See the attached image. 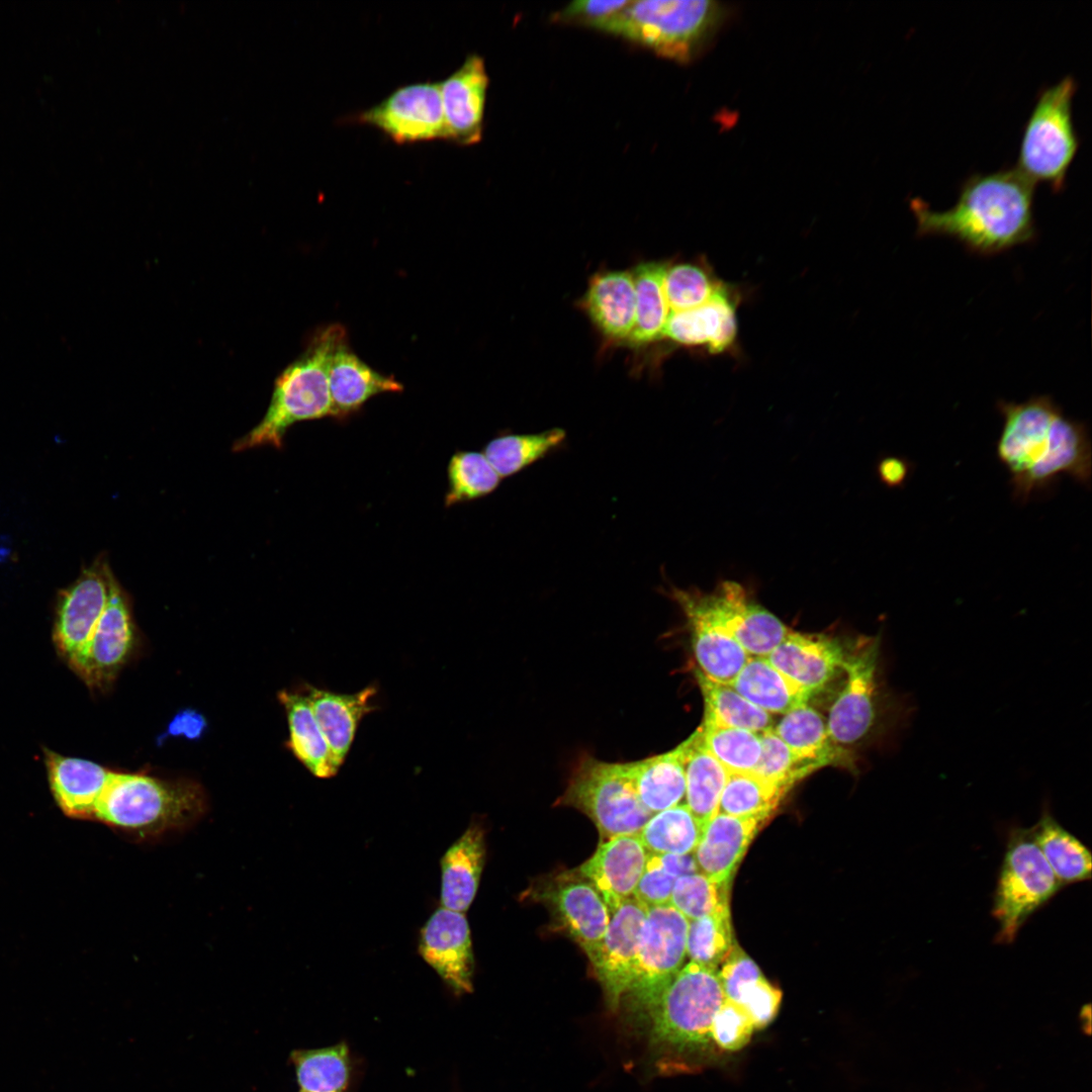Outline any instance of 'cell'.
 Masks as SVG:
<instances>
[{
    "mask_svg": "<svg viewBox=\"0 0 1092 1092\" xmlns=\"http://www.w3.org/2000/svg\"><path fill=\"white\" fill-rule=\"evenodd\" d=\"M730 686L768 714L784 715L807 704L811 697L775 668L765 657H750Z\"/></svg>",
    "mask_w": 1092,
    "mask_h": 1092,
    "instance_id": "obj_33",
    "label": "cell"
},
{
    "mask_svg": "<svg viewBox=\"0 0 1092 1092\" xmlns=\"http://www.w3.org/2000/svg\"><path fill=\"white\" fill-rule=\"evenodd\" d=\"M759 736L761 754L752 772L755 776L790 790L815 770L798 758L772 729L759 733Z\"/></svg>",
    "mask_w": 1092,
    "mask_h": 1092,
    "instance_id": "obj_47",
    "label": "cell"
},
{
    "mask_svg": "<svg viewBox=\"0 0 1092 1092\" xmlns=\"http://www.w3.org/2000/svg\"><path fill=\"white\" fill-rule=\"evenodd\" d=\"M542 897L570 937L588 960L592 959L611 919L610 910L598 890L585 879L571 878L546 889Z\"/></svg>",
    "mask_w": 1092,
    "mask_h": 1092,
    "instance_id": "obj_23",
    "label": "cell"
},
{
    "mask_svg": "<svg viewBox=\"0 0 1092 1092\" xmlns=\"http://www.w3.org/2000/svg\"><path fill=\"white\" fill-rule=\"evenodd\" d=\"M301 1092V1091H300Z\"/></svg>",
    "mask_w": 1092,
    "mask_h": 1092,
    "instance_id": "obj_57",
    "label": "cell"
},
{
    "mask_svg": "<svg viewBox=\"0 0 1092 1092\" xmlns=\"http://www.w3.org/2000/svg\"><path fill=\"white\" fill-rule=\"evenodd\" d=\"M112 574L106 557L99 556L59 593L53 637L59 654L67 662L87 642L100 619Z\"/></svg>",
    "mask_w": 1092,
    "mask_h": 1092,
    "instance_id": "obj_15",
    "label": "cell"
},
{
    "mask_svg": "<svg viewBox=\"0 0 1092 1092\" xmlns=\"http://www.w3.org/2000/svg\"><path fill=\"white\" fill-rule=\"evenodd\" d=\"M723 284L704 260L669 263L664 277V294L670 312L705 304Z\"/></svg>",
    "mask_w": 1092,
    "mask_h": 1092,
    "instance_id": "obj_42",
    "label": "cell"
},
{
    "mask_svg": "<svg viewBox=\"0 0 1092 1092\" xmlns=\"http://www.w3.org/2000/svg\"><path fill=\"white\" fill-rule=\"evenodd\" d=\"M44 756L51 790L59 807L70 817H93L114 771L90 760L50 750Z\"/></svg>",
    "mask_w": 1092,
    "mask_h": 1092,
    "instance_id": "obj_27",
    "label": "cell"
},
{
    "mask_svg": "<svg viewBox=\"0 0 1092 1092\" xmlns=\"http://www.w3.org/2000/svg\"><path fill=\"white\" fill-rule=\"evenodd\" d=\"M684 742L686 805L705 827L717 814L729 772L706 748L700 728Z\"/></svg>",
    "mask_w": 1092,
    "mask_h": 1092,
    "instance_id": "obj_32",
    "label": "cell"
},
{
    "mask_svg": "<svg viewBox=\"0 0 1092 1092\" xmlns=\"http://www.w3.org/2000/svg\"><path fill=\"white\" fill-rule=\"evenodd\" d=\"M1003 425L996 443L1010 475L1014 500L1025 504L1044 493L1062 475L1091 484V441L1085 423L1066 416L1049 395L1015 402L999 400Z\"/></svg>",
    "mask_w": 1092,
    "mask_h": 1092,
    "instance_id": "obj_1",
    "label": "cell"
},
{
    "mask_svg": "<svg viewBox=\"0 0 1092 1092\" xmlns=\"http://www.w3.org/2000/svg\"><path fill=\"white\" fill-rule=\"evenodd\" d=\"M782 992L764 977L745 995L741 1006L751 1019L755 1029L766 1027L777 1016Z\"/></svg>",
    "mask_w": 1092,
    "mask_h": 1092,
    "instance_id": "obj_52",
    "label": "cell"
},
{
    "mask_svg": "<svg viewBox=\"0 0 1092 1092\" xmlns=\"http://www.w3.org/2000/svg\"><path fill=\"white\" fill-rule=\"evenodd\" d=\"M845 654L846 647L832 637L791 630L765 658L793 684L813 696L842 670Z\"/></svg>",
    "mask_w": 1092,
    "mask_h": 1092,
    "instance_id": "obj_19",
    "label": "cell"
},
{
    "mask_svg": "<svg viewBox=\"0 0 1092 1092\" xmlns=\"http://www.w3.org/2000/svg\"><path fill=\"white\" fill-rule=\"evenodd\" d=\"M328 379L332 417L338 420L357 413L377 394L403 390V385L394 377L376 371L360 359L349 346L348 338L337 346L331 357Z\"/></svg>",
    "mask_w": 1092,
    "mask_h": 1092,
    "instance_id": "obj_24",
    "label": "cell"
},
{
    "mask_svg": "<svg viewBox=\"0 0 1092 1092\" xmlns=\"http://www.w3.org/2000/svg\"><path fill=\"white\" fill-rule=\"evenodd\" d=\"M766 820L717 813L705 825L693 852L699 872L717 884L728 885L748 845Z\"/></svg>",
    "mask_w": 1092,
    "mask_h": 1092,
    "instance_id": "obj_25",
    "label": "cell"
},
{
    "mask_svg": "<svg viewBox=\"0 0 1092 1092\" xmlns=\"http://www.w3.org/2000/svg\"><path fill=\"white\" fill-rule=\"evenodd\" d=\"M133 641L130 600L113 573L100 619L87 642L67 663L87 686L103 689L115 678L128 658Z\"/></svg>",
    "mask_w": 1092,
    "mask_h": 1092,
    "instance_id": "obj_13",
    "label": "cell"
},
{
    "mask_svg": "<svg viewBox=\"0 0 1092 1092\" xmlns=\"http://www.w3.org/2000/svg\"><path fill=\"white\" fill-rule=\"evenodd\" d=\"M788 791L752 772L729 774L717 813L768 819Z\"/></svg>",
    "mask_w": 1092,
    "mask_h": 1092,
    "instance_id": "obj_41",
    "label": "cell"
},
{
    "mask_svg": "<svg viewBox=\"0 0 1092 1092\" xmlns=\"http://www.w3.org/2000/svg\"><path fill=\"white\" fill-rule=\"evenodd\" d=\"M202 806V792L194 784L114 771L93 817L121 828L156 831L185 824Z\"/></svg>",
    "mask_w": 1092,
    "mask_h": 1092,
    "instance_id": "obj_8",
    "label": "cell"
},
{
    "mask_svg": "<svg viewBox=\"0 0 1092 1092\" xmlns=\"http://www.w3.org/2000/svg\"><path fill=\"white\" fill-rule=\"evenodd\" d=\"M582 307L604 336L627 341L636 315L632 272L614 270L594 275L582 298Z\"/></svg>",
    "mask_w": 1092,
    "mask_h": 1092,
    "instance_id": "obj_28",
    "label": "cell"
},
{
    "mask_svg": "<svg viewBox=\"0 0 1092 1092\" xmlns=\"http://www.w3.org/2000/svg\"><path fill=\"white\" fill-rule=\"evenodd\" d=\"M772 731L815 770L827 765L854 767L848 750L831 739L822 715L807 704L784 714Z\"/></svg>",
    "mask_w": 1092,
    "mask_h": 1092,
    "instance_id": "obj_30",
    "label": "cell"
},
{
    "mask_svg": "<svg viewBox=\"0 0 1092 1092\" xmlns=\"http://www.w3.org/2000/svg\"><path fill=\"white\" fill-rule=\"evenodd\" d=\"M688 929L689 920L672 905L647 908L633 979L624 997L639 1019L682 968Z\"/></svg>",
    "mask_w": 1092,
    "mask_h": 1092,
    "instance_id": "obj_11",
    "label": "cell"
},
{
    "mask_svg": "<svg viewBox=\"0 0 1092 1092\" xmlns=\"http://www.w3.org/2000/svg\"><path fill=\"white\" fill-rule=\"evenodd\" d=\"M733 946L729 906L689 921L687 956L690 962L719 970Z\"/></svg>",
    "mask_w": 1092,
    "mask_h": 1092,
    "instance_id": "obj_45",
    "label": "cell"
},
{
    "mask_svg": "<svg viewBox=\"0 0 1092 1092\" xmlns=\"http://www.w3.org/2000/svg\"><path fill=\"white\" fill-rule=\"evenodd\" d=\"M669 262L649 261L637 265L632 271L636 315L634 328L628 338L633 345H645L662 339L670 313L664 294V277Z\"/></svg>",
    "mask_w": 1092,
    "mask_h": 1092,
    "instance_id": "obj_36",
    "label": "cell"
},
{
    "mask_svg": "<svg viewBox=\"0 0 1092 1092\" xmlns=\"http://www.w3.org/2000/svg\"><path fill=\"white\" fill-rule=\"evenodd\" d=\"M879 656V637H860L846 647V679L826 720L831 739L843 748L869 739L881 723L897 724L909 715L907 702L881 693Z\"/></svg>",
    "mask_w": 1092,
    "mask_h": 1092,
    "instance_id": "obj_7",
    "label": "cell"
},
{
    "mask_svg": "<svg viewBox=\"0 0 1092 1092\" xmlns=\"http://www.w3.org/2000/svg\"><path fill=\"white\" fill-rule=\"evenodd\" d=\"M1080 1022H1081V1027L1083 1028V1031L1086 1034H1090V1032H1091V1010H1090V1005H1086L1082 1009L1081 1014H1080Z\"/></svg>",
    "mask_w": 1092,
    "mask_h": 1092,
    "instance_id": "obj_56",
    "label": "cell"
},
{
    "mask_svg": "<svg viewBox=\"0 0 1092 1092\" xmlns=\"http://www.w3.org/2000/svg\"><path fill=\"white\" fill-rule=\"evenodd\" d=\"M628 762L637 795L649 812L679 805L686 794L685 742L667 752Z\"/></svg>",
    "mask_w": 1092,
    "mask_h": 1092,
    "instance_id": "obj_31",
    "label": "cell"
},
{
    "mask_svg": "<svg viewBox=\"0 0 1092 1092\" xmlns=\"http://www.w3.org/2000/svg\"><path fill=\"white\" fill-rule=\"evenodd\" d=\"M301 1092H345L350 1078L349 1051L345 1043L295 1050L290 1054Z\"/></svg>",
    "mask_w": 1092,
    "mask_h": 1092,
    "instance_id": "obj_39",
    "label": "cell"
},
{
    "mask_svg": "<svg viewBox=\"0 0 1092 1092\" xmlns=\"http://www.w3.org/2000/svg\"><path fill=\"white\" fill-rule=\"evenodd\" d=\"M1031 828L1033 838L1062 886L1091 879L1090 850L1046 808Z\"/></svg>",
    "mask_w": 1092,
    "mask_h": 1092,
    "instance_id": "obj_35",
    "label": "cell"
},
{
    "mask_svg": "<svg viewBox=\"0 0 1092 1092\" xmlns=\"http://www.w3.org/2000/svg\"><path fill=\"white\" fill-rule=\"evenodd\" d=\"M695 675L704 699V724L740 728L755 733L771 730L775 721L739 695L731 686L707 678L699 669Z\"/></svg>",
    "mask_w": 1092,
    "mask_h": 1092,
    "instance_id": "obj_37",
    "label": "cell"
},
{
    "mask_svg": "<svg viewBox=\"0 0 1092 1092\" xmlns=\"http://www.w3.org/2000/svg\"><path fill=\"white\" fill-rule=\"evenodd\" d=\"M376 693L373 685L354 694L306 686V697L312 713L338 768L350 751L360 721L376 709L372 705Z\"/></svg>",
    "mask_w": 1092,
    "mask_h": 1092,
    "instance_id": "obj_26",
    "label": "cell"
},
{
    "mask_svg": "<svg viewBox=\"0 0 1092 1092\" xmlns=\"http://www.w3.org/2000/svg\"><path fill=\"white\" fill-rule=\"evenodd\" d=\"M667 594L686 617L699 670L713 681L730 686L750 658L749 654L695 603L688 588L670 585Z\"/></svg>",
    "mask_w": 1092,
    "mask_h": 1092,
    "instance_id": "obj_20",
    "label": "cell"
},
{
    "mask_svg": "<svg viewBox=\"0 0 1092 1092\" xmlns=\"http://www.w3.org/2000/svg\"><path fill=\"white\" fill-rule=\"evenodd\" d=\"M722 17L709 0L632 1L601 31L638 43L656 55L688 62L709 38Z\"/></svg>",
    "mask_w": 1092,
    "mask_h": 1092,
    "instance_id": "obj_5",
    "label": "cell"
},
{
    "mask_svg": "<svg viewBox=\"0 0 1092 1092\" xmlns=\"http://www.w3.org/2000/svg\"><path fill=\"white\" fill-rule=\"evenodd\" d=\"M489 78L484 60L477 54L439 82L446 140L471 146L482 138Z\"/></svg>",
    "mask_w": 1092,
    "mask_h": 1092,
    "instance_id": "obj_18",
    "label": "cell"
},
{
    "mask_svg": "<svg viewBox=\"0 0 1092 1092\" xmlns=\"http://www.w3.org/2000/svg\"><path fill=\"white\" fill-rule=\"evenodd\" d=\"M704 826L686 804L653 814L638 832L644 847L655 854L693 853Z\"/></svg>",
    "mask_w": 1092,
    "mask_h": 1092,
    "instance_id": "obj_40",
    "label": "cell"
},
{
    "mask_svg": "<svg viewBox=\"0 0 1092 1092\" xmlns=\"http://www.w3.org/2000/svg\"><path fill=\"white\" fill-rule=\"evenodd\" d=\"M1077 89L1071 75L1041 88L1022 130L1015 167L1035 185L1043 183L1055 193L1065 189L1080 147L1073 119Z\"/></svg>",
    "mask_w": 1092,
    "mask_h": 1092,
    "instance_id": "obj_6",
    "label": "cell"
},
{
    "mask_svg": "<svg viewBox=\"0 0 1092 1092\" xmlns=\"http://www.w3.org/2000/svg\"><path fill=\"white\" fill-rule=\"evenodd\" d=\"M346 329L332 324L316 330L301 354L276 378L269 406L261 421L233 445L241 452L271 446L282 449L287 430L302 421L332 417L328 371Z\"/></svg>",
    "mask_w": 1092,
    "mask_h": 1092,
    "instance_id": "obj_4",
    "label": "cell"
},
{
    "mask_svg": "<svg viewBox=\"0 0 1092 1092\" xmlns=\"http://www.w3.org/2000/svg\"><path fill=\"white\" fill-rule=\"evenodd\" d=\"M485 859L484 831L471 824L440 860L441 907L464 913L478 890Z\"/></svg>",
    "mask_w": 1092,
    "mask_h": 1092,
    "instance_id": "obj_29",
    "label": "cell"
},
{
    "mask_svg": "<svg viewBox=\"0 0 1092 1092\" xmlns=\"http://www.w3.org/2000/svg\"><path fill=\"white\" fill-rule=\"evenodd\" d=\"M699 728L706 748L729 774L753 772L761 754L759 733L704 723Z\"/></svg>",
    "mask_w": 1092,
    "mask_h": 1092,
    "instance_id": "obj_44",
    "label": "cell"
},
{
    "mask_svg": "<svg viewBox=\"0 0 1092 1092\" xmlns=\"http://www.w3.org/2000/svg\"><path fill=\"white\" fill-rule=\"evenodd\" d=\"M1035 188L1015 166L974 173L962 183L956 204L946 210H934L918 197L909 200L916 235L952 238L980 256L1031 243L1037 235Z\"/></svg>",
    "mask_w": 1092,
    "mask_h": 1092,
    "instance_id": "obj_2",
    "label": "cell"
},
{
    "mask_svg": "<svg viewBox=\"0 0 1092 1092\" xmlns=\"http://www.w3.org/2000/svg\"><path fill=\"white\" fill-rule=\"evenodd\" d=\"M418 951L456 994L472 992L474 957L464 913L437 909L420 930Z\"/></svg>",
    "mask_w": 1092,
    "mask_h": 1092,
    "instance_id": "obj_17",
    "label": "cell"
},
{
    "mask_svg": "<svg viewBox=\"0 0 1092 1092\" xmlns=\"http://www.w3.org/2000/svg\"><path fill=\"white\" fill-rule=\"evenodd\" d=\"M289 728V746L297 759L316 778L337 775L329 745L317 725L306 695L283 691L279 695Z\"/></svg>",
    "mask_w": 1092,
    "mask_h": 1092,
    "instance_id": "obj_34",
    "label": "cell"
},
{
    "mask_svg": "<svg viewBox=\"0 0 1092 1092\" xmlns=\"http://www.w3.org/2000/svg\"><path fill=\"white\" fill-rule=\"evenodd\" d=\"M688 589L695 603L724 627L750 657H767L791 631L736 581H720L709 593Z\"/></svg>",
    "mask_w": 1092,
    "mask_h": 1092,
    "instance_id": "obj_12",
    "label": "cell"
},
{
    "mask_svg": "<svg viewBox=\"0 0 1092 1092\" xmlns=\"http://www.w3.org/2000/svg\"><path fill=\"white\" fill-rule=\"evenodd\" d=\"M754 1030L744 1009L725 999L713 1020L712 1040L723 1050L739 1051L749 1042Z\"/></svg>",
    "mask_w": 1092,
    "mask_h": 1092,
    "instance_id": "obj_48",
    "label": "cell"
},
{
    "mask_svg": "<svg viewBox=\"0 0 1092 1092\" xmlns=\"http://www.w3.org/2000/svg\"><path fill=\"white\" fill-rule=\"evenodd\" d=\"M1062 887L1031 828L1014 827L1008 834L994 896L993 915L999 924L996 942L1012 943L1030 915Z\"/></svg>",
    "mask_w": 1092,
    "mask_h": 1092,
    "instance_id": "obj_10",
    "label": "cell"
},
{
    "mask_svg": "<svg viewBox=\"0 0 1092 1092\" xmlns=\"http://www.w3.org/2000/svg\"><path fill=\"white\" fill-rule=\"evenodd\" d=\"M558 804L584 813L605 840L638 834L653 815L637 795L629 762H607L589 754L576 762Z\"/></svg>",
    "mask_w": 1092,
    "mask_h": 1092,
    "instance_id": "obj_9",
    "label": "cell"
},
{
    "mask_svg": "<svg viewBox=\"0 0 1092 1092\" xmlns=\"http://www.w3.org/2000/svg\"><path fill=\"white\" fill-rule=\"evenodd\" d=\"M648 855L638 834L615 836L600 843L579 874L598 890L612 913L633 897Z\"/></svg>",
    "mask_w": 1092,
    "mask_h": 1092,
    "instance_id": "obj_21",
    "label": "cell"
},
{
    "mask_svg": "<svg viewBox=\"0 0 1092 1092\" xmlns=\"http://www.w3.org/2000/svg\"><path fill=\"white\" fill-rule=\"evenodd\" d=\"M659 856L665 871L675 880L679 877L699 872L693 853L659 854Z\"/></svg>",
    "mask_w": 1092,
    "mask_h": 1092,
    "instance_id": "obj_55",
    "label": "cell"
},
{
    "mask_svg": "<svg viewBox=\"0 0 1092 1092\" xmlns=\"http://www.w3.org/2000/svg\"><path fill=\"white\" fill-rule=\"evenodd\" d=\"M910 469L911 464L908 460L897 456H888L879 462L878 475L886 486L899 487L905 483Z\"/></svg>",
    "mask_w": 1092,
    "mask_h": 1092,
    "instance_id": "obj_54",
    "label": "cell"
},
{
    "mask_svg": "<svg viewBox=\"0 0 1092 1092\" xmlns=\"http://www.w3.org/2000/svg\"><path fill=\"white\" fill-rule=\"evenodd\" d=\"M630 0H579L573 1L555 18L559 21L585 25L600 30L615 15L626 8Z\"/></svg>",
    "mask_w": 1092,
    "mask_h": 1092,
    "instance_id": "obj_50",
    "label": "cell"
},
{
    "mask_svg": "<svg viewBox=\"0 0 1092 1092\" xmlns=\"http://www.w3.org/2000/svg\"><path fill=\"white\" fill-rule=\"evenodd\" d=\"M647 907L634 897L611 913L606 934L589 959L608 1007L617 1010L633 979L639 939Z\"/></svg>",
    "mask_w": 1092,
    "mask_h": 1092,
    "instance_id": "obj_16",
    "label": "cell"
},
{
    "mask_svg": "<svg viewBox=\"0 0 1092 1092\" xmlns=\"http://www.w3.org/2000/svg\"><path fill=\"white\" fill-rule=\"evenodd\" d=\"M446 508L480 498L492 492L500 477L482 452L457 451L447 466Z\"/></svg>",
    "mask_w": 1092,
    "mask_h": 1092,
    "instance_id": "obj_43",
    "label": "cell"
},
{
    "mask_svg": "<svg viewBox=\"0 0 1092 1092\" xmlns=\"http://www.w3.org/2000/svg\"><path fill=\"white\" fill-rule=\"evenodd\" d=\"M675 879L663 868L659 854L648 855L633 897L645 907L669 904Z\"/></svg>",
    "mask_w": 1092,
    "mask_h": 1092,
    "instance_id": "obj_51",
    "label": "cell"
},
{
    "mask_svg": "<svg viewBox=\"0 0 1092 1092\" xmlns=\"http://www.w3.org/2000/svg\"><path fill=\"white\" fill-rule=\"evenodd\" d=\"M727 889L700 872L686 875L675 880L669 904L689 921L695 920L728 906Z\"/></svg>",
    "mask_w": 1092,
    "mask_h": 1092,
    "instance_id": "obj_46",
    "label": "cell"
},
{
    "mask_svg": "<svg viewBox=\"0 0 1092 1092\" xmlns=\"http://www.w3.org/2000/svg\"><path fill=\"white\" fill-rule=\"evenodd\" d=\"M564 430L508 434L491 439L483 454L500 478L514 475L557 449L565 440Z\"/></svg>",
    "mask_w": 1092,
    "mask_h": 1092,
    "instance_id": "obj_38",
    "label": "cell"
},
{
    "mask_svg": "<svg viewBox=\"0 0 1092 1092\" xmlns=\"http://www.w3.org/2000/svg\"><path fill=\"white\" fill-rule=\"evenodd\" d=\"M718 976L725 999L736 1004L743 993L763 977L756 964L736 945L722 963Z\"/></svg>",
    "mask_w": 1092,
    "mask_h": 1092,
    "instance_id": "obj_49",
    "label": "cell"
},
{
    "mask_svg": "<svg viewBox=\"0 0 1092 1092\" xmlns=\"http://www.w3.org/2000/svg\"><path fill=\"white\" fill-rule=\"evenodd\" d=\"M725 997L718 970L690 962L682 966L640 1018L660 1071L679 1068L712 1042L714 1017Z\"/></svg>",
    "mask_w": 1092,
    "mask_h": 1092,
    "instance_id": "obj_3",
    "label": "cell"
},
{
    "mask_svg": "<svg viewBox=\"0 0 1092 1092\" xmlns=\"http://www.w3.org/2000/svg\"><path fill=\"white\" fill-rule=\"evenodd\" d=\"M206 723L201 714L193 710L179 712L168 726L167 735H183L189 739L201 736Z\"/></svg>",
    "mask_w": 1092,
    "mask_h": 1092,
    "instance_id": "obj_53",
    "label": "cell"
},
{
    "mask_svg": "<svg viewBox=\"0 0 1092 1092\" xmlns=\"http://www.w3.org/2000/svg\"><path fill=\"white\" fill-rule=\"evenodd\" d=\"M738 299L736 291L724 283L705 304L670 312L662 338L681 346L704 348L713 355L728 351L737 339Z\"/></svg>",
    "mask_w": 1092,
    "mask_h": 1092,
    "instance_id": "obj_22",
    "label": "cell"
},
{
    "mask_svg": "<svg viewBox=\"0 0 1092 1092\" xmlns=\"http://www.w3.org/2000/svg\"><path fill=\"white\" fill-rule=\"evenodd\" d=\"M356 120L378 128L397 144L446 140L439 82L401 86L360 112Z\"/></svg>",
    "mask_w": 1092,
    "mask_h": 1092,
    "instance_id": "obj_14",
    "label": "cell"
}]
</instances>
